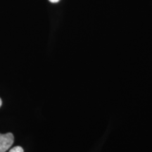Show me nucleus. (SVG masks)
Masks as SVG:
<instances>
[{
  "mask_svg": "<svg viewBox=\"0 0 152 152\" xmlns=\"http://www.w3.org/2000/svg\"><path fill=\"white\" fill-rule=\"evenodd\" d=\"M49 1L52 3H57V2H58L60 0H49Z\"/></svg>",
  "mask_w": 152,
  "mask_h": 152,
  "instance_id": "7ed1b4c3",
  "label": "nucleus"
},
{
  "mask_svg": "<svg viewBox=\"0 0 152 152\" xmlns=\"http://www.w3.org/2000/svg\"><path fill=\"white\" fill-rule=\"evenodd\" d=\"M1 105H2V101H1V98H0V107H1Z\"/></svg>",
  "mask_w": 152,
  "mask_h": 152,
  "instance_id": "20e7f679",
  "label": "nucleus"
},
{
  "mask_svg": "<svg viewBox=\"0 0 152 152\" xmlns=\"http://www.w3.org/2000/svg\"><path fill=\"white\" fill-rule=\"evenodd\" d=\"M14 142V134L11 132L7 134L0 133V152H6L10 149Z\"/></svg>",
  "mask_w": 152,
  "mask_h": 152,
  "instance_id": "f257e3e1",
  "label": "nucleus"
},
{
  "mask_svg": "<svg viewBox=\"0 0 152 152\" xmlns=\"http://www.w3.org/2000/svg\"><path fill=\"white\" fill-rule=\"evenodd\" d=\"M9 152H24L23 149L21 147H19V146H17V147H13L12 149H10Z\"/></svg>",
  "mask_w": 152,
  "mask_h": 152,
  "instance_id": "f03ea898",
  "label": "nucleus"
}]
</instances>
